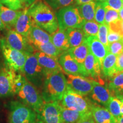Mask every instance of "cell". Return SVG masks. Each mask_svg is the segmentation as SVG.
Masks as SVG:
<instances>
[{"instance_id": "cell-1", "label": "cell", "mask_w": 123, "mask_h": 123, "mask_svg": "<svg viewBox=\"0 0 123 123\" xmlns=\"http://www.w3.org/2000/svg\"><path fill=\"white\" fill-rule=\"evenodd\" d=\"M28 12L33 24L51 35L59 29L54 10L43 0H37L29 7Z\"/></svg>"}, {"instance_id": "cell-2", "label": "cell", "mask_w": 123, "mask_h": 123, "mask_svg": "<svg viewBox=\"0 0 123 123\" xmlns=\"http://www.w3.org/2000/svg\"><path fill=\"white\" fill-rule=\"evenodd\" d=\"M67 88V79L63 72H55L46 75L42 91L43 100L45 102L61 101Z\"/></svg>"}, {"instance_id": "cell-3", "label": "cell", "mask_w": 123, "mask_h": 123, "mask_svg": "<svg viewBox=\"0 0 123 123\" xmlns=\"http://www.w3.org/2000/svg\"><path fill=\"white\" fill-rule=\"evenodd\" d=\"M25 76L17 74L16 71L9 68L0 71V98L17 93L24 83Z\"/></svg>"}, {"instance_id": "cell-4", "label": "cell", "mask_w": 123, "mask_h": 123, "mask_svg": "<svg viewBox=\"0 0 123 123\" xmlns=\"http://www.w3.org/2000/svg\"><path fill=\"white\" fill-rule=\"evenodd\" d=\"M59 28L66 30L67 29L82 28L85 20L81 17L78 7L70 5L58 10L56 13Z\"/></svg>"}, {"instance_id": "cell-5", "label": "cell", "mask_w": 123, "mask_h": 123, "mask_svg": "<svg viewBox=\"0 0 123 123\" xmlns=\"http://www.w3.org/2000/svg\"><path fill=\"white\" fill-rule=\"evenodd\" d=\"M0 47L8 68L23 73L25 63L29 54L12 48L5 38L0 40Z\"/></svg>"}, {"instance_id": "cell-6", "label": "cell", "mask_w": 123, "mask_h": 123, "mask_svg": "<svg viewBox=\"0 0 123 123\" xmlns=\"http://www.w3.org/2000/svg\"><path fill=\"white\" fill-rule=\"evenodd\" d=\"M18 96L25 104L37 113L41 111L43 100L35 86L25 77L24 83L17 92Z\"/></svg>"}, {"instance_id": "cell-7", "label": "cell", "mask_w": 123, "mask_h": 123, "mask_svg": "<svg viewBox=\"0 0 123 123\" xmlns=\"http://www.w3.org/2000/svg\"><path fill=\"white\" fill-rule=\"evenodd\" d=\"M37 113L26 105L19 101L10 104L9 123H36Z\"/></svg>"}, {"instance_id": "cell-8", "label": "cell", "mask_w": 123, "mask_h": 123, "mask_svg": "<svg viewBox=\"0 0 123 123\" xmlns=\"http://www.w3.org/2000/svg\"><path fill=\"white\" fill-rule=\"evenodd\" d=\"M63 107L82 113L91 112L93 105L84 96L78 94L68 87L61 100Z\"/></svg>"}, {"instance_id": "cell-9", "label": "cell", "mask_w": 123, "mask_h": 123, "mask_svg": "<svg viewBox=\"0 0 123 123\" xmlns=\"http://www.w3.org/2000/svg\"><path fill=\"white\" fill-rule=\"evenodd\" d=\"M23 74L27 80L37 87L41 85L43 78L45 79L43 70L38 63L34 52L27 55Z\"/></svg>"}, {"instance_id": "cell-10", "label": "cell", "mask_w": 123, "mask_h": 123, "mask_svg": "<svg viewBox=\"0 0 123 123\" xmlns=\"http://www.w3.org/2000/svg\"><path fill=\"white\" fill-rule=\"evenodd\" d=\"M67 87L78 94L86 96L92 92L96 80L80 75L67 74Z\"/></svg>"}, {"instance_id": "cell-11", "label": "cell", "mask_w": 123, "mask_h": 123, "mask_svg": "<svg viewBox=\"0 0 123 123\" xmlns=\"http://www.w3.org/2000/svg\"><path fill=\"white\" fill-rule=\"evenodd\" d=\"M37 117L43 123H63L59 101L44 103Z\"/></svg>"}, {"instance_id": "cell-12", "label": "cell", "mask_w": 123, "mask_h": 123, "mask_svg": "<svg viewBox=\"0 0 123 123\" xmlns=\"http://www.w3.org/2000/svg\"><path fill=\"white\" fill-rule=\"evenodd\" d=\"M5 39L7 43L14 49L27 54L34 52L35 48L29 43L27 38L17 32L14 29H9Z\"/></svg>"}, {"instance_id": "cell-13", "label": "cell", "mask_w": 123, "mask_h": 123, "mask_svg": "<svg viewBox=\"0 0 123 123\" xmlns=\"http://www.w3.org/2000/svg\"><path fill=\"white\" fill-rule=\"evenodd\" d=\"M58 61L63 71L67 74L88 76L83 65L77 62L67 51H64L60 55Z\"/></svg>"}, {"instance_id": "cell-14", "label": "cell", "mask_w": 123, "mask_h": 123, "mask_svg": "<svg viewBox=\"0 0 123 123\" xmlns=\"http://www.w3.org/2000/svg\"><path fill=\"white\" fill-rule=\"evenodd\" d=\"M34 53L37 57L38 63L43 70L44 76L55 72H63L59 63L58 58L49 56L41 51H34Z\"/></svg>"}, {"instance_id": "cell-15", "label": "cell", "mask_w": 123, "mask_h": 123, "mask_svg": "<svg viewBox=\"0 0 123 123\" xmlns=\"http://www.w3.org/2000/svg\"><path fill=\"white\" fill-rule=\"evenodd\" d=\"M27 39L29 43L35 48L37 46L51 42V35L33 23Z\"/></svg>"}, {"instance_id": "cell-16", "label": "cell", "mask_w": 123, "mask_h": 123, "mask_svg": "<svg viewBox=\"0 0 123 123\" xmlns=\"http://www.w3.org/2000/svg\"><path fill=\"white\" fill-rule=\"evenodd\" d=\"M29 7H25L17 19L14 25V30L27 38L31 28L33 22L28 12Z\"/></svg>"}, {"instance_id": "cell-17", "label": "cell", "mask_w": 123, "mask_h": 123, "mask_svg": "<svg viewBox=\"0 0 123 123\" xmlns=\"http://www.w3.org/2000/svg\"><path fill=\"white\" fill-rule=\"evenodd\" d=\"M87 42L89 50L102 64L104 59L109 53L107 47L99 41L97 36L88 37L87 38Z\"/></svg>"}, {"instance_id": "cell-18", "label": "cell", "mask_w": 123, "mask_h": 123, "mask_svg": "<svg viewBox=\"0 0 123 123\" xmlns=\"http://www.w3.org/2000/svg\"><path fill=\"white\" fill-rule=\"evenodd\" d=\"M91 93V98L93 100L106 107L112 97L108 87L104 86L102 83H101L96 81H95Z\"/></svg>"}, {"instance_id": "cell-19", "label": "cell", "mask_w": 123, "mask_h": 123, "mask_svg": "<svg viewBox=\"0 0 123 123\" xmlns=\"http://www.w3.org/2000/svg\"><path fill=\"white\" fill-rule=\"evenodd\" d=\"M91 113L95 123H117V120L105 108L93 105Z\"/></svg>"}, {"instance_id": "cell-20", "label": "cell", "mask_w": 123, "mask_h": 123, "mask_svg": "<svg viewBox=\"0 0 123 123\" xmlns=\"http://www.w3.org/2000/svg\"><path fill=\"white\" fill-rule=\"evenodd\" d=\"M83 65L88 76L92 78H99L101 73V64L90 50Z\"/></svg>"}, {"instance_id": "cell-21", "label": "cell", "mask_w": 123, "mask_h": 123, "mask_svg": "<svg viewBox=\"0 0 123 123\" xmlns=\"http://www.w3.org/2000/svg\"><path fill=\"white\" fill-rule=\"evenodd\" d=\"M22 10L15 11L9 8L0 2V18L7 29H12Z\"/></svg>"}, {"instance_id": "cell-22", "label": "cell", "mask_w": 123, "mask_h": 123, "mask_svg": "<svg viewBox=\"0 0 123 123\" xmlns=\"http://www.w3.org/2000/svg\"><path fill=\"white\" fill-rule=\"evenodd\" d=\"M91 113V112L82 113L72 110L61 105V114L63 123H77Z\"/></svg>"}, {"instance_id": "cell-23", "label": "cell", "mask_w": 123, "mask_h": 123, "mask_svg": "<svg viewBox=\"0 0 123 123\" xmlns=\"http://www.w3.org/2000/svg\"><path fill=\"white\" fill-rule=\"evenodd\" d=\"M51 41L58 49L62 51H66L70 49L65 30L58 29L55 33L51 35Z\"/></svg>"}, {"instance_id": "cell-24", "label": "cell", "mask_w": 123, "mask_h": 123, "mask_svg": "<svg viewBox=\"0 0 123 123\" xmlns=\"http://www.w3.org/2000/svg\"><path fill=\"white\" fill-rule=\"evenodd\" d=\"M67 51L77 62L83 65L89 52L87 38L80 45L75 47H71Z\"/></svg>"}, {"instance_id": "cell-25", "label": "cell", "mask_w": 123, "mask_h": 123, "mask_svg": "<svg viewBox=\"0 0 123 123\" xmlns=\"http://www.w3.org/2000/svg\"><path fill=\"white\" fill-rule=\"evenodd\" d=\"M117 56L109 53L104 58L101 64V70L105 76L112 78L116 74Z\"/></svg>"}, {"instance_id": "cell-26", "label": "cell", "mask_w": 123, "mask_h": 123, "mask_svg": "<svg viewBox=\"0 0 123 123\" xmlns=\"http://www.w3.org/2000/svg\"><path fill=\"white\" fill-rule=\"evenodd\" d=\"M65 31L68 37L70 48L80 45L87 38L81 29L69 28Z\"/></svg>"}, {"instance_id": "cell-27", "label": "cell", "mask_w": 123, "mask_h": 123, "mask_svg": "<svg viewBox=\"0 0 123 123\" xmlns=\"http://www.w3.org/2000/svg\"><path fill=\"white\" fill-rule=\"evenodd\" d=\"M96 2L94 1L79 6L78 7L81 17L85 21H94Z\"/></svg>"}, {"instance_id": "cell-28", "label": "cell", "mask_w": 123, "mask_h": 123, "mask_svg": "<svg viewBox=\"0 0 123 123\" xmlns=\"http://www.w3.org/2000/svg\"><path fill=\"white\" fill-rule=\"evenodd\" d=\"M35 49H37L39 51L42 52L49 56L57 58H59L60 55L64 52L58 49L51 42V41L47 43L42 44V45L37 46V47H35Z\"/></svg>"}, {"instance_id": "cell-29", "label": "cell", "mask_w": 123, "mask_h": 123, "mask_svg": "<svg viewBox=\"0 0 123 123\" xmlns=\"http://www.w3.org/2000/svg\"><path fill=\"white\" fill-rule=\"evenodd\" d=\"M108 88L117 94L123 93V72L116 74L112 77Z\"/></svg>"}, {"instance_id": "cell-30", "label": "cell", "mask_w": 123, "mask_h": 123, "mask_svg": "<svg viewBox=\"0 0 123 123\" xmlns=\"http://www.w3.org/2000/svg\"><path fill=\"white\" fill-rule=\"evenodd\" d=\"M121 104V102L119 98L112 96L107 105V110L117 120H118L119 118L121 116L120 111Z\"/></svg>"}, {"instance_id": "cell-31", "label": "cell", "mask_w": 123, "mask_h": 123, "mask_svg": "<svg viewBox=\"0 0 123 123\" xmlns=\"http://www.w3.org/2000/svg\"><path fill=\"white\" fill-rule=\"evenodd\" d=\"M99 24L95 21H85L81 29L86 38L88 37L98 36Z\"/></svg>"}, {"instance_id": "cell-32", "label": "cell", "mask_w": 123, "mask_h": 123, "mask_svg": "<svg viewBox=\"0 0 123 123\" xmlns=\"http://www.w3.org/2000/svg\"><path fill=\"white\" fill-rule=\"evenodd\" d=\"M105 8L104 7L103 2H96V9H95V13L94 17V21L99 25L105 24Z\"/></svg>"}, {"instance_id": "cell-33", "label": "cell", "mask_w": 123, "mask_h": 123, "mask_svg": "<svg viewBox=\"0 0 123 123\" xmlns=\"http://www.w3.org/2000/svg\"><path fill=\"white\" fill-rule=\"evenodd\" d=\"M53 10H58L64 7L71 5L75 0H43Z\"/></svg>"}, {"instance_id": "cell-34", "label": "cell", "mask_w": 123, "mask_h": 123, "mask_svg": "<svg viewBox=\"0 0 123 123\" xmlns=\"http://www.w3.org/2000/svg\"><path fill=\"white\" fill-rule=\"evenodd\" d=\"M109 27L106 24L100 25L99 31L98 34V39L100 42L107 47L108 50V34Z\"/></svg>"}, {"instance_id": "cell-35", "label": "cell", "mask_w": 123, "mask_h": 123, "mask_svg": "<svg viewBox=\"0 0 123 123\" xmlns=\"http://www.w3.org/2000/svg\"><path fill=\"white\" fill-rule=\"evenodd\" d=\"M108 51L110 53L119 56L123 53V38L119 41L108 44Z\"/></svg>"}, {"instance_id": "cell-36", "label": "cell", "mask_w": 123, "mask_h": 123, "mask_svg": "<svg viewBox=\"0 0 123 123\" xmlns=\"http://www.w3.org/2000/svg\"><path fill=\"white\" fill-rule=\"evenodd\" d=\"M0 2L4 6L15 11L24 8L21 0H0Z\"/></svg>"}, {"instance_id": "cell-37", "label": "cell", "mask_w": 123, "mask_h": 123, "mask_svg": "<svg viewBox=\"0 0 123 123\" xmlns=\"http://www.w3.org/2000/svg\"><path fill=\"white\" fill-rule=\"evenodd\" d=\"M105 9H110L119 12L123 8V0H107L103 2Z\"/></svg>"}, {"instance_id": "cell-38", "label": "cell", "mask_w": 123, "mask_h": 123, "mask_svg": "<svg viewBox=\"0 0 123 123\" xmlns=\"http://www.w3.org/2000/svg\"><path fill=\"white\" fill-rule=\"evenodd\" d=\"M105 20H104L105 24L108 25L110 23L115 22L117 19H120L118 12L110 9H105Z\"/></svg>"}, {"instance_id": "cell-39", "label": "cell", "mask_w": 123, "mask_h": 123, "mask_svg": "<svg viewBox=\"0 0 123 123\" xmlns=\"http://www.w3.org/2000/svg\"><path fill=\"white\" fill-rule=\"evenodd\" d=\"M108 25L109 29L110 30L119 34L121 36L123 37V21L120 19H117L115 22L110 23Z\"/></svg>"}, {"instance_id": "cell-40", "label": "cell", "mask_w": 123, "mask_h": 123, "mask_svg": "<svg viewBox=\"0 0 123 123\" xmlns=\"http://www.w3.org/2000/svg\"><path fill=\"white\" fill-rule=\"evenodd\" d=\"M123 38V37L121 36L119 34L115 33L114 31H112L109 29L107 37L108 44L115 42H117V41H119L120 40L122 39Z\"/></svg>"}, {"instance_id": "cell-41", "label": "cell", "mask_w": 123, "mask_h": 123, "mask_svg": "<svg viewBox=\"0 0 123 123\" xmlns=\"http://www.w3.org/2000/svg\"><path fill=\"white\" fill-rule=\"evenodd\" d=\"M116 71L117 73L123 72V53L117 56Z\"/></svg>"}, {"instance_id": "cell-42", "label": "cell", "mask_w": 123, "mask_h": 123, "mask_svg": "<svg viewBox=\"0 0 123 123\" xmlns=\"http://www.w3.org/2000/svg\"><path fill=\"white\" fill-rule=\"evenodd\" d=\"M77 123H95V121H93L91 116V113L90 115H88L85 117L80 120L79 122Z\"/></svg>"}, {"instance_id": "cell-43", "label": "cell", "mask_w": 123, "mask_h": 123, "mask_svg": "<svg viewBox=\"0 0 123 123\" xmlns=\"http://www.w3.org/2000/svg\"><path fill=\"white\" fill-rule=\"evenodd\" d=\"M21 1L22 2V4L25 8V7H27L30 6V5H31L37 0H21Z\"/></svg>"}, {"instance_id": "cell-44", "label": "cell", "mask_w": 123, "mask_h": 123, "mask_svg": "<svg viewBox=\"0 0 123 123\" xmlns=\"http://www.w3.org/2000/svg\"><path fill=\"white\" fill-rule=\"evenodd\" d=\"M94 0H75L76 4L78 5H81L86 4V3L91 2V1H93Z\"/></svg>"}, {"instance_id": "cell-45", "label": "cell", "mask_w": 123, "mask_h": 123, "mask_svg": "<svg viewBox=\"0 0 123 123\" xmlns=\"http://www.w3.org/2000/svg\"><path fill=\"white\" fill-rule=\"evenodd\" d=\"M5 28H6L4 22H3L2 20H1V18H0V31H2V30H4Z\"/></svg>"}, {"instance_id": "cell-46", "label": "cell", "mask_w": 123, "mask_h": 123, "mask_svg": "<svg viewBox=\"0 0 123 123\" xmlns=\"http://www.w3.org/2000/svg\"><path fill=\"white\" fill-rule=\"evenodd\" d=\"M119 15L120 19L122 21H123V8L121 9L119 12Z\"/></svg>"}, {"instance_id": "cell-47", "label": "cell", "mask_w": 123, "mask_h": 123, "mask_svg": "<svg viewBox=\"0 0 123 123\" xmlns=\"http://www.w3.org/2000/svg\"><path fill=\"white\" fill-rule=\"evenodd\" d=\"M117 123H123V115H121L119 118L117 120Z\"/></svg>"}, {"instance_id": "cell-48", "label": "cell", "mask_w": 123, "mask_h": 123, "mask_svg": "<svg viewBox=\"0 0 123 123\" xmlns=\"http://www.w3.org/2000/svg\"><path fill=\"white\" fill-rule=\"evenodd\" d=\"M120 111H121V115H123V103H121V104Z\"/></svg>"}, {"instance_id": "cell-49", "label": "cell", "mask_w": 123, "mask_h": 123, "mask_svg": "<svg viewBox=\"0 0 123 123\" xmlns=\"http://www.w3.org/2000/svg\"><path fill=\"white\" fill-rule=\"evenodd\" d=\"M119 99H120V100L121 101V102L123 103V96H119Z\"/></svg>"}, {"instance_id": "cell-50", "label": "cell", "mask_w": 123, "mask_h": 123, "mask_svg": "<svg viewBox=\"0 0 123 123\" xmlns=\"http://www.w3.org/2000/svg\"><path fill=\"white\" fill-rule=\"evenodd\" d=\"M96 1H98V2H105V1H107V0H96Z\"/></svg>"}, {"instance_id": "cell-51", "label": "cell", "mask_w": 123, "mask_h": 123, "mask_svg": "<svg viewBox=\"0 0 123 123\" xmlns=\"http://www.w3.org/2000/svg\"><path fill=\"white\" fill-rule=\"evenodd\" d=\"M36 123H43V122H42V121H41V120H40L37 119V121Z\"/></svg>"}, {"instance_id": "cell-52", "label": "cell", "mask_w": 123, "mask_h": 123, "mask_svg": "<svg viewBox=\"0 0 123 123\" xmlns=\"http://www.w3.org/2000/svg\"><path fill=\"white\" fill-rule=\"evenodd\" d=\"M122 7H123V4H122Z\"/></svg>"}, {"instance_id": "cell-53", "label": "cell", "mask_w": 123, "mask_h": 123, "mask_svg": "<svg viewBox=\"0 0 123 123\" xmlns=\"http://www.w3.org/2000/svg\"></svg>"}]
</instances>
